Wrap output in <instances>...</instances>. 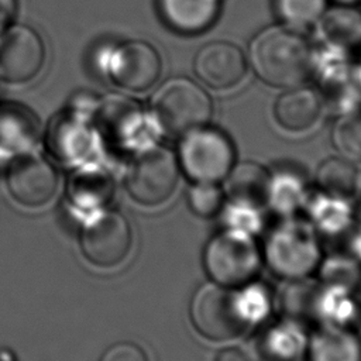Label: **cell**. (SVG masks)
<instances>
[{
	"label": "cell",
	"instance_id": "obj_1",
	"mask_svg": "<svg viewBox=\"0 0 361 361\" xmlns=\"http://www.w3.org/2000/svg\"><path fill=\"white\" fill-rule=\"evenodd\" d=\"M248 62L264 83L289 89L310 75L312 48L299 31L272 25L251 39Z\"/></svg>",
	"mask_w": 361,
	"mask_h": 361
},
{
	"label": "cell",
	"instance_id": "obj_2",
	"mask_svg": "<svg viewBox=\"0 0 361 361\" xmlns=\"http://www.w3.org/2000/svg\"><path fill=\"white\" fill-rule=\"evenodd\" d=\"M151 114L159 128L171 135H183L207 126L213 103L207 92L188 78H172L155 92Z\"/></svg>",
	"mask_w": 361,
	"mask_h": 361
},
{
	"label": "cell",
	"instance_id": "obj_3",
	"mask_svg": "<svg viewBox=\"0 0 361 361\" xmlns=\"http://www.w3.org/2000/svg\"><path fill=\"white\" fill-rule=\"evenodd\" d=\"M244 298L231 288L209 282L202 285L190 302V320L195 329L209 340H228L248 327Z\"/></svg>",
	"mask_w": 361,
	"mask_h": 361
},
{
	"label": "cell",
	"instance_id": "obj_4",
	"mask_svg": "<svg viewBox=\"0 0 361 361\" xmlns=\"http://www.w3.org/2000/svg\"><path fill=\"white\" fill-rule=\"evenodd\" d=\"M203 259L213 282L227 288L251 282L259 271L258 248L254 240L240 230H227L212 237Z\"/></svg>",
	"mask_w": 361,
	"mask_h": 361
},
{
	"label": "cell",
	"instance_id": "obj_5",
	"mask_svg": "<svg viewBox=\"0 0 361 361\" xmlns=\"http://www.w3.org/2000/svg\"><path fill=\"white\" fill-rule=\"evenodd\" d=\"M235 151L230 138L209 126L182 135L178 164L195 182H219L234 166Z\"/></svg>",
	"mask_w": 361,
	"mask_h": 361
},
{
	"label": "cell",
	"instance_id": "obj_6",
	"mask_svg": "<svg viewBox=\"0 0 361 361\" xmlns=\"http://www.w3.org/2000/svg\"><path fill=\"white\" fill-rule=\"evenodd\" d=\"M179 164L171 149L159 145L141 151L128 165L124 185L137 203L157 206L168 200L176 189Z\"/></svg>",
	"mask_w": 361,
	"mask_h": 361
},
{
	"label": "cell",
	"instance_id": "obj_7",
	"mask_svg": "<svg viewBox=\"0 0 361 361\" xmlns=\"http://www.w3.org/2000/svg\"><path fill=\"white\" fill-rule=\"evenodd\" d=\"M133 244V231L127 219L118 212H102L86 221L80 230L79 245L83 257L99 268L121 264Z\"/></svg>",
	"mask_w": 361,
	"mask_h": 361
},
{
	"label": "cell",
	"instance_id": "obj_8",
	"mask_svg": "<svg viewBox=\"0 0 361 361\" xmlns=\"http://www.w3.org/2000/svg\"><path fill=\"white\" fill-rule=\"evenodd\" d=\"M106 71L117 86L131 92H144L159 79L162 62L158 51L149 42L126 41L110 49Z\"/></svg>",
	"mask_w": 361,
	"mask_h": 361
},
{
	"label": "cell",
	"instance_id": "obj_9",
	"mask_svg": "<svg viewBox=\"0 0 361 361\" xmlns=\"http://www.w3.org/2000/svg\"><path fill=\"white\" fill-rule=\"evenodd\" d=\"M45 59L39 35L27 25H11L0 34V79L23 83L32 79Z\"/></svg>",
	"mask_w": 361,
	"mask_h": 361
},
{
	"label": "cell",
	"instance_id": "obj_10",
	"mask_svg": "<svg viewBox=\"0 0 361 361\" xmlns=\"http://www.w3.org/2000/svg\"><path fill=\"white\" fill-rule=\"evenodd\" d=\"M6 185L17 203L25 207H39L55 196L58 175L47 159L24 154L10 164Z\"/></svg>",
	"mask_w": 361,
	"mask_h": 361
},
{
	"label": "cell",
	"instance_id": "obj_11",
	"mask_svg": "<svg viewBox=\"0 0 361 361\" xmlns=\"http://www.w3.org/2000/svg\"><path fill=\"white\" fill-rule=\"evenodd\" d=\"M267 255L275 272L298 278L312 271L319 251L312 234L305 227L288 224L279 227L268 240Z\"/></svg>",
	"mask_w": 361,
	"mask_h": 361
},
{
	"label": "cell",
	"instance_id": "obj_12",
	"mask_svg": "<svg viewBox=\"0 0 361 361\" xmlns=\"http://www.w3.org/2000/svg\"><path fill=\"white\" fill-rule=\"evenodd\" d=\"M193 71L199 80L216 90L238 85L247 72L244 52L228 41H212L195 55Z\"/></svg>",
	"mask_w": 361,
	"mask_h": 361
},
{
	"label": "cell",
	"instance_id": "obj_13",
	"mask_svg": "<svg viewBox=\"0 0 361 361\" xmlns=\"http://www.w3.org/2000/svg\"><path fill=\"white\" fill-rule=\"evenodd\" d=\"M221 0H158V10L169 28L179 34H200L214 24Z\"/></svg>",
	"mask_w": 361,
	"mask_h": 361
},
{
	"label": "cell",
	"instance_id": "obj_14",
	"mask_svg": "<svg viewBox=\"0 0 361 361\" xmlns=\"http://www.w3.org/2000/svg\"><path fill=\"white\" fill-rule=\"evenodd\" d=\"M322 113V97L314 89L293 86L283 92L274 104V116L281 127L299 133L310 128Z\"/></svg>",
	"mask_w": 361,
	"mask_h": 361
},
{
	"label": "cell",
	"instance_id": "obj_15",
	"mask_svg": "<svg viewBox=\"0 0 361 361\" xmlns=\"http://www.w3.org/2000/svg\"><path fill=\"white\" fill-rule=\"evenodd\" d=\"M322 42L340 47L353 54L361 48V11L348 4L324 10L316 23Z\"/></svg>",
	"mask_w": 361,
	"mask_h": 361
},
{
	"label": "cell",
	"instance_id": "obj_16",
	"mask_svg": "<svg viewBox=\"0 0 361 361\" xmlns=\"http://www.w3.org/2000/svg\"><path fill=\"white\" fill-rule=\"evenodd\" d=\"M309 361H361V338L343 326L319 327L307 348Z\"/></svg>",
	"mask_w": 361,
	"mask_h": 361
},
{
	"label": "cell",
	"instance_id": "obj_17",
	"mask_svg": "<svg viewBox=\"0 0 361 361\" xmlns=\"http://www.w3.org/2000/svg\"><path fill=\"white\" fill-rule=\"evenodd\" d=\"M227 180V195L244 207H259L271 196L269 173L258 164L243 162L231 168Z\"/></svg>",
	"mask_w": 361,
	"mask_h": 361
},
{
	"label": "cell",
	"instance_id": "obj_18",
	"mask_svg": "<svg viewBox=\"0 0 361 361\" xmlns=\"http://www.w3.org/2000/svg\"><path fill=\"white\" fill-rule=\"evenodd\" d=\"M72 202L82 207H99L113 195L111 178L102 169L85 168L75 172L68 185Z\"/></svg>",
	"mask_w": 361,
	"mask_h": 361
},
{
	"label": "cell",
	"instance_id": "obj_19",
	"mask_svg": "<svg viewBox=\"0 0 361 361\" xmlns=\"http://www.w3.org/2000/svg\"><path fill=\"white\" fill-rule=\"evenodd\" d=\"M38 128L32 114L21 107L0 109V142L10 148H25L37 140Z\"/></svg>",
	"mask_w": 361,
	"mask_h": 361
},
{
	"label": "cell",
	"instance_id": "obj_20",
	"mask_svg": "<svg viewBox=\"0 0 361 361\" xmlns=\"http://www.w3.org/2000/svg\"><path fill=\"white\" fill-rule=\"evenodd\" d=\"M358 172L344 157L326 159L317 169V186L336 197H347L357 189Z\"/></svg>",
	"mask_w": 361,
	"mask_h": 361
},
{
	"label": "cell",
	"instance_id": "obj_21",
	"mask_svg": "<svg viewBox=\"0 0 361 361\" xmlns=\"http://www.w3.org/2000/svg\"><path fill=\"white\" fill-rule=\"evenodd\" d=\"M331 140L341 157L348 161H361V107L338 117L331 131Z\"/></svg>",
	"mask_w": 361,
	"mask_h": 361
},
{
	"label": "cell",
	"instance_id": "obj_22",
	"mask_svg": "<svg viewBox=\"0 0 361 361\" xmlns=\"http://www.w3.org/2000/svg\"><path fill=\"white\" fill-rule=\"evenodd\" d=\"M282 24L302 31L314 25L326 10V0H274Z\"/></svg>",
	"mask_w": 361,
	"mask_h": 361
},
{
	"label": "cell",
	"instance_id": "obj_23",
	"mask_svg": "<svg viewBox=\"0 0 361 361\" xmlns=\"http://www.w3.org/2000/svg\"><path fill=\"white\" fill-rule=\"evenodd\" d=\"M190 210L200 217H212L224 204V192L216 182H195L188 192Z\"/></svg>",
	"mask_w": 361,
	"mask_h": 361
},
{
	"label": "cell",
	"instance_id": "obj_24",
	"mask_svg": "<svg viewBox=\"0 0 361 361\" xmlns=\"http://www.w3.org/2000/svg\"><path fill=\"white\" fill-rule=\"evenodd\" d=\"M100 361H149L147 353L135 343L121 341L110 345Z\"/></svg>",
	"mask_w": 361,
	"mask_h": 361
},
{
	"label": "cell",
	"instance_id": "obj_25",
	"mask_svg": "<svg viewBox=\"0 0 361 361\" xmlns=\"http://www.w3.org/2000/svg\"><path fill=\"white\" fill-rule=\"evenodd\" d=\"M213 361H250V358L240 347L227 345L216 353Z\"/></svg>",
	"mask_w": 361,
	"mask_h": 361
},
{
	"label": "cell",
	"instance_id": "obj_26",
	"mask_svg": "<svg viewBox=\"0 0 361 361\" xmlns=\"http://www.w3.org/2000/svg\"><path fill=\"white\" fill-rule=\"evenodd\" d=\"M17 11V0H0V34L10 25Z\"/></svg>",
	"mask_w": 361,
	"mask_h": 361
},
{
	"label": "cell",
	"instance_id": "obj_27",
	"mask_svg": "<svg viewBox=\"0 0 361 361\" xmlns=\"http://www.w3.org/2000/svg\"><path fill=\"white\" fill-rule=\"evenodd\" d=\"M334 1H337L338 4H348V6H351V4H355V3H358L361 0H334Z\"/></svg>",
	"mask_w": 361,
	"mask_h": 361
},
{
	"label": "cell",
	"instance_id": "obj_28",
	"mask_svg": "<svg viewBox=\"0 0 361 361\" xmlns=\"http://www.w3.org/2000/svg\"><path fill=\"white\" fill-rule=\"evenodd\" d=\"M355 75H357V79H358V82L361 85V62L355 66Z\"/></svg>",
	"mask_w": 361,
	"mask_h": 361
},
{
	"label": "cell",
	"instance_id": "obj_29",
	"mask_svg": "<svg viewBox=\"0 0 361 361\" xmlns=\"http://www.w3.org/2000/svg\"><path fill=\"white\" fill-rule=\"evenodd\" d=\"M357 189L360 190L361 193V173H358V179H357Z\"/></svg>",
	"mask_w": 361,
	"mask_h": 361
}]
</instances>
